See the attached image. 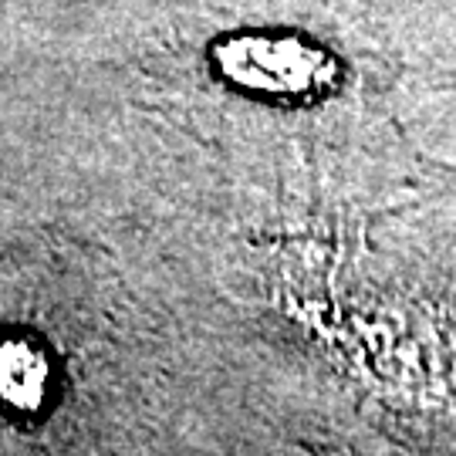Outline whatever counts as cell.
Returning <instances> with one entry per match:
<instances>
[{
  "label": "cell",
  "mask_w": 456,
  "mask_h": 456,
  "mask_svg": "<svg viewBox=\"0 0 456 456\" xmlns=\"http://www.w3.org/2000/svg\"><path fill=\"white\" fill-rule=\"evenodd\" d=\"M48 379L45 362L24 345L0 348V392L17 406H34L41 399V386Z\"/></svg>",
  "instance_id": "cell-1"
}]
</instances>
